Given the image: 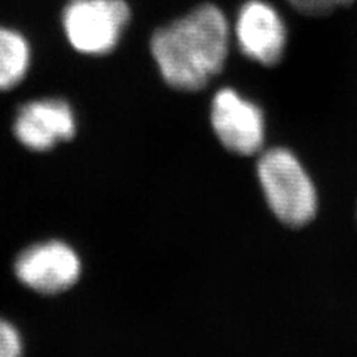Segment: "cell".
<instances>
[{
  "mask_svg": "<svg viewBox=\"0 0 357 357\" xmlns=\"http://www.w3.org/2000/svg\"><path fill=\"white\" fill-rule=\"evenodd\" d=\"M229 26L215 5H199L153 33L151 52L164 81L177 91H199L225 66Z\"/></svg>",
  "mask_w": 357,
  "mask_h": 357,
  "instance_id": "1",
  "label": "cell"
},
{
  "mask_svg": "<svg viewBox=\"0 0 357 357\" xmlns=\"http://www.w3.org/2000/svg\"><path fill=\"white\" fill-rule=\"evenodd\" d=\"M256 170L266 203L282 223L299 228L316 216V188L292 152L283 148L266 151Z\"/></svg>",
  "mask_w": 357,
  "mask_h": 357,
  "instance_id": "2",
  "label": "cell"
},
{
  "mask_svg": "<svg viewBox=\"0 0 357 357\" xmlns=\"http://www.w3.org/2000/svg\"><path fill=\"white\" fill-rule=\"evenodd\" d=\"M130 17L124 0H70L63 10V29L76 51L106 55L116 48Z\"/></svg>",
  "mask_w": 357,
  "mask_h": 357,
  "instance_id": "3",
  "label": "cell"
},
{
  "mask_svg": "<svg viewBox=\"0 0 357 357\" xmlns=\"http://www.w3.org/2000/svg\"><path fill=\"white\" fill-rule=\"evenodd\" d=\"M14 271L26 287L42 295H57L79 280L82 262L70 244L50 240L22 250L15 259Z\"/></svg>",
  "mask_w": 357,
  "mask_h": 357,
  "instance_id": "4",
  "label": "cell"
},
{
  "mask_svg": "<svg viewBox=\"0 0 357 357\" xmlns=\"http://www.w3.org/2000/svg\"><path fill=\"white\" fill-rule=\"evenodd\" d=\"M211 127L219 142L237 155L259 152L265 137L262 110L231 88L216 93L210 110Z\"/></svg>",
  "mask_w": 357,
  "mask_h": 357,
  "instance_id": "5",
  "label": "cell"
},
{
  "mask_svg": "<svg viewBox=\"0 0 357 357\" xmlns=\"http://www.w3.org/2000/svg\"><path fill=\"white\" fill-rule=\"evenodd\" d=\"M76 132L73 109L63 100L43 98L22 105L17 112L14 134L22 146L33 152H47Z\"/></svg>",
  "mask_w": 357,
  "mask_h": 357,
  "instance_id": "6",
  "label": "cell"
},
{
  "mask_svg": "<svg viewBox=\"0 0 357 357\" xmlns=\"http://www.w3.org/2000/svg\"><path fill=\"white\" fill-rule=\"evenodd\" d=\"M237 39L250 60L274 66L282 60L286 29L277 10L262 0H249L237 18Z\"/></svg>",
  "mask_w": 357,
  "mask_h": 357,
  "instance_id": "7",
  "label": "cell"
},
{
  "mask_svg": "<svg viewBox=\"0 0 357 357\" xmlns=\"http://www.w3.org/2000/svg\"><path fill=\"white\" fill-rule=\"evenodd\" d=\"M30 66V47L21 33L0 27V91H8L24 79Z\"/></svg>",
  "mask_w": 357,
  "mask_h": 357,
  "instance_id": "8",
  "label": "cell"
},
{
  "mask_svg": "<svg viewBox=\"0 0 357 357\" xmlns=\"http://www.w3.org/2000/svg\"><path fill=\"white\" fill-rule=\"evenodd\" d=\"M0 357H24L20 331L5 319H0Z\"/></svg>",
  "mask_w": 357,
  "mask_h": 357,
  "instance_id": "9",
  "label": "cell"
},
{
  "mask_svg": "<svg viewBox=\"0 0 357 357\" xmlns=\"http://www.w3.org/2000/svg\"><path fill=\"white\" fill-rule=\"evenodd\" d=\"M296 10L307 15H325L335 9L347 6L354 0H289Z\"/></svg>",
  "mask_w": 357,
  "mask_h": 357,
  "instance_id": "10",
  "label": "cell"
}]
</instances>
